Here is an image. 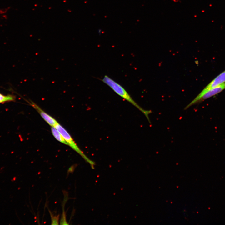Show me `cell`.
Instances as JSON below:
<instances>
[{"instance_id":"cell-5","label":"cell","mask_w":225,"mask_h":225,"mask_svg":"<svg viewBox=\"0 0 225 225\" xmlns=\"http://www.w3.org/2000/svg\"><path fill=\"white\" fill-rule=\"evenodd\" d=\"M224 83H225V70L215 77L199 94H202L208 90Z\"/></svg>"},{"instance_id":"cell-6","label":"cell","mask_w":225,"mask_h":225,"mask_svg":"<svg viewBox=\"0 0 225 225\" xmlns=\"http://www.w3.org/2000/svg\"><path fill=\"white\" fill-rule=\"evenodd\" d=\"M51 131L53 135L57 140L66 145H68L67 142L62 136L54 127H51Z\"/></svg>"},{"instance_id":"cell-2","label":"cell","mask_w":225,"mask_h":225,"mask_svg":"<svg viewBox=\"0 0 225 225\" xmlns=\"http://www.w3.org/2000/svg\"><path fill=\"white\" fill-rule=\"evenodd\" d=\"M61 133L66 142L68 145L70 146L74 150L79 154L87 162L91 165H93L94 162L90 160L80 149L74 141L72 139L71 135L58 122L54 126Z\"/></svg>"},{"instance_id":"cell-3","label":"cell","mask_w":225,"mask_h":225,"mask_svg":"<svg viewBox=\"0 0 225 225\" xmlns=\"http://www.w3.org/2000/svg\"><path fill=\"white\" fill-rule=\"evenodd\" d=\"M225 89V83L215 88L210 89L204 93L198 95L184 108V110L188 109L191 106L203 101L213 96Z\"/></svg>"},{"instance_id":"cell-4","label":"cell","mask_w":225,"mask_h":225,"mask_svg":"<svg viewBox=\"0 0 225 225\" xmlns=\"http://www.w3.org/2000/svg\"><path fill=\"white\" fill-rule=\"evenodd\" d=\"M30 104L40 114L41 117L51 127L54 126L58 122L53 117L43 111L38 105L34 102L30 100Z\"/></svg>"},{"instance_id":"cell-7","label":"cell","mask_w":225,"mask_h":225,"mask_svg":"<svg viewBox=\"0 0 225 225\" xmlns=\"http://www.w3.org/2000/svg\"><path fill=\"white\" fill-rule=\"evenodd\" d=\"M15 99V96L13 95L4 96L0 93V103L7 101H14Z\"/></svg>"},{"instance_id":"cell-1","label":"cell","mask_w":225,"mask_h":225,"mask_svg":"<svg viewBox=\"0 0 225 225\" xmlns=\"http://www.w3.org/2000/svg\"><path fill=\"white\" fill-rule=\"evenodd\" d=\"M102 80L118 95L131 103L141 111L145 115L149 123H151L149 117V114L152 112L151 110H145L139 106L124 88L108 76L105 75Z\"/></svg>"},{"instance_id":"cell-8","label":"cell","mask_w":225,"mask_h":225,"mask_svg":"<svg viewBox=\"0 0 225 225\" xmlns=\"http://www.w3.org/2000/svg\"><path fill=\"white\" fill-rule=\"evenodd\" d=\"M50 215L52 219V224H58L59 216L58 215L57 216H54L52 215L51 212H50Z\"/></svg>"}]
</instances>
